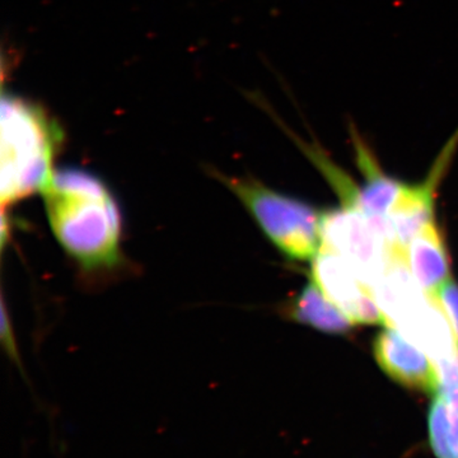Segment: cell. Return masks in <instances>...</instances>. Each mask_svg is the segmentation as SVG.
<instances>
[{
	"label": "cell",
	"mask_w": 458,
	"mask_h": 458,
	"mask_svg": "<svg viewBox=\"0 0 458 458\" xmlns=\"http://www.w3.org/2000/svg\"><path fill=\"white\" fill-rule=\"evenodd\" d=\"M41 194L51 232L83 269H113L122 261V213L104 181L81 168H59Z\"/></svg>",
	"instance_id": "6da1fadb"
},
{
	"label": "cell",
	"mask_w": 458,
	"mask_h": 458,
	"mask_svg": "<svg viewBox=\"0 0 458 458\" xmlns=\"http://www.w3.org/2000/svg\"><path fill=\"white\" fill-rule=\"evenodd\" d=\"M62 140L59 123L40 105L3 89V204L42 191L53 176V158Z\"/></svg>",
	"instance_id": "7a4b0ae2"
},
{
	"label": "cell",
	"mask_w": 458,
	"mask_h": 458,
	"mask_svg": "<svg viewBox=\"0 0 458 458\" xmlns=\"http://www.w3.org/2000/svg\"><path fill=\"white\" fill-rule=\"evenodd\" d=\"M279 251L294 260L315 258L321 245V214L311 205L267 188L259 181L221 176Z\"/></svg>",
	"instance_id": "3957f363"
},
{
	"label": "cell",
	"mask_w": 458,
	"mask_h": 458,
	"mask_svg": "<svg viewBox=\"0 0 458 458\" xmlns=\"http://www.w3.org/2000/svg\"><path fill=\"white\" fill-rule=\"evenodd\" d=\"M319 234L321 247L345 259L370 289L384 276L394 252L372 218L349 205L322 213Z\"/></svg>",
	"instance_id": "277c9868"
},
{
	"label": "cell",
	"mask_w": 458,
	"mask_h": 458,
	"mask_svg": "<svg viewBox=\"0 0 458 458\" xmlns=\"http://www.w3.org/2000/svg\"><path fill=\"white\" fill-rule=\"evenodd\" d=\"M312 278L352 324H385L384 313L372 289L342 256L319 247L318 255L313 258Z\"/></svg>",
	"instance_id": "5b68a950"
},
{
	"label": "cell",
	"mask_w": 458,
	"mask_h": 458,
	"mask_svg": "<svg viewBox=\"0 0 458 458\" xmlns=\"http://www.w3.org/2000/svg\"><path fill=\"white\" fill-rule=\"evenodd\" d=\"M458 148V129L443 147L423 182L403 185L399 200L387 214L397 249L406 252L410 241L434 221L437 188L450 167Z\"/></svg>",
	"instance_id": "8992f818"
},
{
	"label": "cell",
	"mask_w": 458,
	"mask_h": 458,
	"mask_svg": "<svg viewBox=\"0 0 458 458\" xmlns=\"http://www.w3.org/2000/svg\"><path fill=\"white\" fill-rule=\"evenodd\" d=\"M377 363L397 384L412 390L436 391L437 369L432 358L401 331L387 327L376 337Z\"/></svg>",
	"instance_id": "52a82bcc"
},
{
	"label": "cell",
	"mask_w": 458,
	"mask_h": 458,
	"mask_svg": "<svg viewBox=\"0 0 458 458\" xmlns=\"http://www.w3.org/2000/svg\"><path fill=\"white\" fill-rule=\"evenodd\" d=\"M349 128H351L352 147H354L355 161L364 177V185L358 189L355 208L366 213L367 216H387L399 200L405 183L388 176L382 170L375 153L363 140L354 123H351Z\"/></svg>",
	"instance_id": "ba28073f"
},
{
	"label": "cell",
	"mask_w": 458,
	"mask_h": 458,
	"mask_svg": "<svg viewBox=\"0 0 458 458\" xmlns=\"http://www.w3.org/2000/svg\"><path fill=\"white\" fill-rule=\"evenodd\" d=\"M406 260L418 284L432 297L451 280L450 256L436 222L421 229L410 241Z\"/></svg>",
	"instance_id": "9c48e42d"
},
{
	"label": "cell",
	"mask_w": 458,
	"mask_h": 458,
	"mask_svg": "<svg viewBox=\"0 0 458 458\" xmlns=\"http://www.w3.org/2000/svg\"><path fill=\"white\" fill-rule=\"evenodd\" d=\"M295 321L328 334H345L354 324L315 283L304 286L289 307Z\"/></svg>",
	"instance_id": "30bf717a"
},
{
	"label": "cell",
	"mask_w": 458,
	"mask_h": 458,
	"mask_svg": "<svg viewBox=\"0 0 458 458\" xmlns=\"http://www.w3.org/2000/svg\"><path fill=\"white\" fill-rule=\"evenodd\" d=\"M429 437L438 458H458V411L439 394L430 406Z\"/></svg>",
	"instance_id": "8fae6325"
},
{
	"label": "cell",
	"mask_w": 458,
	"mask_h": 458,
	"mask_svg": "<svg viewBox=\"0 0 458 458\" xmlns=\"http://www.w3.org/2000/svg\"><path fill=\"white\" fill-rule=\"evenodd\" d=\"M436 298L439 301L445 315L450 319L458 339V285L450 280L447 284L443 285Z\"/></svg>",
	"instance_id": "7c38bea8"
}]
</instances>
